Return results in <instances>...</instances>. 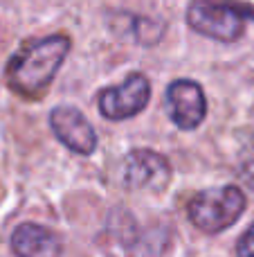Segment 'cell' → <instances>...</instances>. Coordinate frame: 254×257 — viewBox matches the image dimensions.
I'll return each instance as SVG.
<instances>
[{"label": "cell", "mask_w": 254, "mask_h": 257, "mask_svg": "<svg viewBox=\"0 0 254 257\" xmlns=\"http://www.w3.org/2000/svg\"><path fill=\"white\" fill-rule=\"evenodd\" d=\"M166 106L171 122L184 131H194L207 115L205 93L192 79H178L166 88Z\"/></svg>", "instance_id": "obj_6"}, {"label": "cell", "mask_w": 254, "mask_h": 257, "mask_svg": "<svg viewBox=\"0 0 254 257\" xmlns=\"http://www.w3.org/2000/svg\"><path fill=\"white\" fill-rule=\"evenodd\" d=\"M241 178L246 181L248 187H252L254 190V160H250V163H246L241 167Z\"/></svg>", "instance_id": "obj_10"}, {"label": "cell", "mask_w": 254, "mask_h": 257, "mask_svg": "<svg viewBox=\"0 0 254 257\" xmlns=\"http://www.w3.org/2000/svg\"><path fill=\"white\" fill-rule=\"evenodd\" d=\"M236 255L238 257H254V223L241 235L236 244Z\"/></svg>", "instance_id": "obj_9"}, {"label": "cell", "mask_w": 254, "mask_h": 257, "mask_svg": "<svg viewBox=\"0 0 254 257\" xmlns=\"http://www.w3.org/2000/svg\"><path fill=\"white\" fill-rule=\"evenodd\" d=\"M68 52H70V39L63 34L27 41L9 59L4 70L7 86L22 97H40L52 84Z\"/></svg>", "instance_id": "obj_1"}, {"label": "cell", "mask_w": 254, "mask_h": 257, "mask_svg": "<svg viewBox=\"0 0 254 257\" xmlns=\"http://www.w3.org/2000/svg\"><path fill=\"white\" fill-rule=\"evenodd\" d=\"M189 219L207 235L228 230L246 212V194L236 185H220L202 190L189 201Z\"/></svg>", "instance_id": "obj_2"}, {"label": "cell", "mask_w": 254, "mask_h": 257, "mask_svg": "<svg viewBox=\"0 0 254 257\" xmlns=\"http://www.w3.org/2000/svg\"><path fill=\"white\" fill-rule=\"evenodd\" d=\"M151 84L142 72L128 75L120 86H110L99 93V111L108 120H126L133 117L148 104Z\"/></svg>", "instance_id": "obj_4"}, {"label": "cell", "mask_w": 254, "mask_h": 257, "mask_svg": "<svg viewBox=\"0 0 254 257\" xmlns=\"http://www.w3.org/2000/svg\"><path fill=\"white\" fill-rule=\"evenodd\" d=\"M12 248L18 257H58L61 239L40 223H20L12 235Z\"/></svg>", "instance_id": "obj_8"}, {"label": "cell", "mask_w": 254, "mask_h": 257, "mask_svg": "<svg viewBox=\"0 0 254 257\" xmlns=\"http://www.w3.org/2000/svg\"><path fill=\"white\" fill-rule=\"evenodd\" d=\"M50 124H52V131L58 138V142L74 154L88 156L97 147V133H94L92 124L74 106H56L50 115Z\"/></svg>", "instance_id": "obj_7"}, {"label": "cell", "mask_w": 254, "mask_h": 257, "mask_svg": "<svg viewBox=\"0 0 254 257\" xmlns=\"http://www.w3.org/2000/svg\"><path fill=\"white\" fill-rule=\"evenodd\" d=\"M171 181V167L164 156L151 149H135L124 160V183L130 190L162 192Z\"/></svg>", "instance_id": "obj_5"}, {"label": "cell", "mask_w": 254, "mask_h": 257, "mask_svg": "<svg viewBox=\"0 0 254 257\" xmlns=\"http://www.w3.org/2000/svg\"><path fill=\"white\" fill-rule=\"evenodd\" d=\"M187 21L198 34L225 43L236 41L246 30V18L236 12V7L210 0H196L187 12Z\"/></svg>", "instance_id": "obj_3"}]
</instances>
